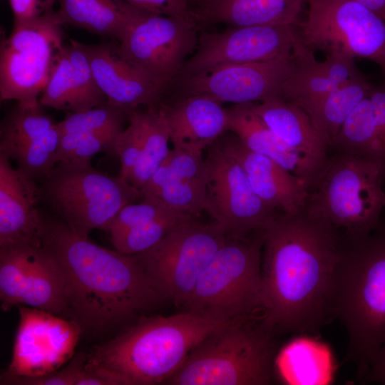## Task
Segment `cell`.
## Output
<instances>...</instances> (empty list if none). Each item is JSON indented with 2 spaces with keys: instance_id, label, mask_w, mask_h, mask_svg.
I'll list each match as a JSON object with an SVG mask.
<instances>
[{
  "instance_id": "12",
  "label": "cell",
  "mask_w": 385,
  "mask_h": 385,
  "mask_svg": "<svg viewBox=\"0 0 385 385\" xmlns=\"http://www.w3.org/2000/svg\"><path fill=\"white\" fill-rule=\"evenodd\" d=\"M197 22L193 13L178 16L149 13L118 41L119 50L165 91L196 50Z\"/></svg>"
},
{
  "instance_id": "4",
  "label": "cell",
  "mask_w": 385,
  "mask_h": 385,
  "mask_svg": "<svg viewBox=\"0 0 385 385\" xmlns=\"http://www.w3.org/2000/svg\"><path fill=\"white\" fill-rule=\"evenodd\" d=\"M343 240L336 317L347 332V359L364 378L385 344V227Z\"/></svg>"
},
{
  "instance_id": "25",
  "label": "cell",
  "mask_w": 385,
  "mask_h": 385,
  "mask_svg": "<svg viewBox=\"0 0 385 385\" xmlns=\"http://www.w3.org/2000/svg\"><path fill=\"white\" fill-rule=\"evenodd\" d=\"M255 112L284 143L323 165L329 155V142L314 125L307 112L282 96L252 103Z\"/></svg>"
},
{
  "instance_id": "20",
  "label": "cell",
  "mask_w": 385,
  "mask_h": 385,
  "mask_svg": "<svg viewBox=\"0 0 385 385\" xmlns=\"http://www.w3.org/2000/svg\"><path fill=\"white\" fill-rule=\"evenodd\" d=\"M240 163L257 196L270 208L284 215L304 212L309 190L304 181L272 159L245 147L234 134L219 138Z\"/></svg>"
},
{
  "instance_id": "43",
  "label": "cell",
  "mask_w": 385,
  "mask_h": 385,
  "mask_svg": "<svg viewBox=\"0 0 385 385\" xmlns=\"http://www.w3.org/2000/svg\"><path fill=\"white\" fill-rule=\"evenodd\" d=\"M194 1L197 2V6H198V5H200V4H203V3H205V2H207V1H210V0H193V1Z\"/></svg>"
},
{
  "instance_id": "23",
  "label": "cell",
  "mask_w": 385,
  "mask_h": 385,
  "mask_svg": "<svg viewBox=\"0 0 385 385\" xmlns=\"http://www.w3.org/2000/svg\"><path fill=\"white\" fill-rule=\"evenodd\" d=\"M159 107L173 147L203 151L227 132V108L210 96H185L173 105Z\"/></svg>"
},
{
  "instance_id": "9",
  "label": "cell",
  "mask_w": 385,
  "mask_h": 385,
  "mask_svg": "<svg viewBox=\"0 0 385 385\" xmlns=\"http://www.w3.org/2000/svg\"><path fill=\"white\" fill-rule=\"evenodd\" d=\"M227 237L215 221L204 223L192 216L178 224L153 247L137 255L161 299L183 305Z\"/></svg>"
},
{
  "instance_id": "27",
  "label": "cell",
  "mask_w": 385,
  "mask_h": 385,
  "mask_svg": "<svg viewBox=\"0 0 385 385\" xmlns=\"http://www.w3.org/2000/svg\"><path fill=\"white\" fill-rule=\"evenodd\" d=\"M56 17L68 25L121 41L133 26L149 14L123 0H56Z\"/></svg>"
},
{
  "instance_id": "5",
  "label": "cell",
  "mask_w": 385,
  "mask_h": 385,
  "mask_svg": "<svg viewBox=\"0 0 385 385\" xmlns=\"http://www.w3.org/2000/svg\"><path fill=\"white\" fill-rule=\"evenodd\" d=\"M250 315L227 322L204 338L165 382L173 385H267L276 369L270 330Z\"/></svg>"
},
{
  "instance_id": "35",
  "label": "cell",
  "mask_w": 385,
  "mask_h": 385,
  "mask_svg": "<svg viewBox=\"0 0 385 385\" xmlns=\"http://www.w3.org/2000/svg\"><path fill=\"white\" fill-rule=\"evenodd\" d=\"M128 118V126L117 135L110 148L119 158V175L127 180L139 160L143 142L140 111L129 113Z\"/></svg>"
},
{
  "instance_id": "39",
  "label": "cell",
  "mask_w": 385,
  "mask_h": 385,
  "mask_svg": "<svg viewBox=\"0 0 385 385\" xmlns=\"http://www.w3.org/2000/svg\"><path fill=\"white\" fill-rule=\"evenodd\" d=\"M151 14L168 16H190L193 0H123Z\"/></svg>"
},
{
  "instance_id": "10",
  "label": "cell",
  "mask_w": 385,
  "mask_h": 385,
  "mask_svg": "<svg viewBox=\"0 0 385 385\" xmlns=\"http://www.w3.org/2000/svg\"><path fill=\"white\" fill-rule=\"evenodd\" d=\"M62 26L55 10L14 23L9 37L1 38L0 99L21 106H40V96L63 46Z\"/></svg>"
},
{
  "instance_id": "6",
  "label": "cell",
  "mask_w": 385,
  "mask_h": 385,
  "mask_svg": "<svg viewBox=\"0 0 385 385\" xmlns=\"http://www.w3.org/2000/svg\"><path fill=\"white\" fill-rule=\"evenodd\" d=\"M385 171L377 164L342 153L329 155L314 183L304 212L344 237L366 235L380 225L385 210Z\"/></svg>"
},
{
  "instance_id": "22",
  "label": "cell",
  "mask_w": 385,
  "mask_h": 385,
  "mask_svg": "<svg viewBox=\"0 0 385 385\" xmlns=\"http://www.w3.org/2000/svg\"><path fill=\"white\" fill-rule=\"evenodd\" d=\"M293 70L282 87V96L301 108L332 92L361 74L355 59L337 53L317 61L314 51L297 39Z\"/></svg>"
},
{
  "instance_id": "28",
  "label": "cell",
  "mask_w": 385,
  "mask_h": 385,
  "mask_svg": "<svg viewBox=\"0 0 385 385\" xmlns=\"http://www.w3.org/2000/svg\"><path fill=\"white\" fill-rule=\"evenodd\" d=\"M20 304L69 315L65 286L56 265L42 247H30Z\"/></svg>"
},
{
  "instance_id": "3",
  "label": "cell",
  "mask_w": 385,
  "mask_h": 385,
  "mask_svg": "<svg viewBox=\"0 0 385 385\" xmlns=\"http://www.w3.org/2000/svg\"><path fill=\"white\" fill-rule=\"evenodd\" d=\"M224 323L188 312L145 318L95 347L83 368L106 374L117 385L165 383L192 349Z\"/></svg>"
},
{
  "instance_id": "17",
  "label": "cell",
  "mask_w": 385,
  "mask_h": 385,
  "mask_svg": "<svg viewBox=\"0 0 385 385\" xmlns=\"http://www.w3.org/2000/svg\"><path fill=\"white\" fill-rule=\"evenodd\" d=\"M60 137L57 123L41 106L26 108L17 103L1 122L0 154L14 161L28 177L42 180L57 164Z\"/></svg>"
},
{
  "instance_id": "32",
  "label": "cell",
  "mask_w": 385,
  "mask_h": 385,
  "mask_svg": "<svg viewBox=\"0 0 385 385\" xmlns=\"http://www.w3.org/2000/svg\"><path fill=\"white\" fill-rule=\"evenodd\" d=\"M29 247L0 248V299L4 311L21 302Z\"/></svg>"
},
{
  "instance_id": "34",
  "label": "cell",
  "mask_w": 385,
  "mask_h": 385,
  "mask_svg": "<svg viewBox=\"0 0 385 385\" xmlns=\"http://www.w3.org/2000/svg\"><path fill=\"white\" fill-rule=\"evenodd\" d=\"M123 130L111 129L93 133L61 135L57 150V163L91 160L97 153L106 149L110 150L114 139Z\"/></svg>"
},
{
  "instance_id": "21",
  "label": "cell",
  "mask_w": 385,
  "mask_h": 385,
  "mask_svg": "<svg viewBox=\"0 0 385 385\" xmlns=\"http://www.w3.org/2000/svg\"><path fill=\"white\" fill-rule=\"evenodd\" d=\"M70 41L57 55L39 98L41 106L78 113L107 103V98L95 81L86 56L75 40Z\"/></svg>"
},
{
  "instance_id": "26",
  "label": "cell",
  "mask_w": 385,
  "mask_h": 385,
  "mask_svg": "<svg viewBox=\"0 0 385 385\" xmlns=\"http://www.w3.org/2000/svg\"><path fill=\"white\" fill-rule=\"evenodd\" d=\"M307 0H210L192 9L197 21L232 27L286 25L297 26Z\"/></svg>"
},
{
  "instance_id": "7",
  "label": "cell",
  "mask_w": 385,
  "mask_h": 385,
  "mask_svg": "<svg viewBox=\"0 0 385 385\" xmlns=\"http://www.w3.org/2000/svg\"><path fill=\"white\" fill-rule=\"evenodd\" d=\"M41 201L74 233L106 231L125 205L140 198L129 181L94 168L90 159L59 162L41 180Z\"/></svg>"
},
{
  "instance_id": "31",
  "label": "cell",
  "mask_w": 385,
  "mask_h": 385,
  "mask_svg": "<svg viewBox=\"0 0 385 385\" xmlns=\"http://www.w3.org/2000/svg\"><path fill=\"white\" fill-rule=\"evenodd\" d=\"M173 212L110 237L115 250L127 255L142 253L159 242L174 227L192 217Z\"/></svg>"
},
{
  "instance_id": "18",
  "label": "cell",
  "mask_w": 385,
  "mask_h": 385,
  "mask_svg": "<svg viewBox=\"0 0 385 385\" xmlns=\"http://www.w3.org/2000/svg\"><path fill=\"white\" fill-rule=\"evenodd\" d=\"M75 42L86 56L95 81L109 104L127 115L140 106H160L164 91L122 55L118 41L97 44Z\"/></svg>"
},
{
  "instance_id": "33",
  "label": "cell",
  "mask_w": 385,
  "mask_h": 385,
  "mask_svg": "<svg viewBox=\"0 0 385 385\" xmlns=\"http://www.w3.org/2000/svg\"><path fill=\"white\" fill-rule=\"evenodd\" d=\"M125 117V112L107 103L83 112H70L57 126L61 135L123 130Z\"/></svg>"
},
{
  "instance_id": "11",
  "label": "cell",
  "mask_w": 385,
  "mask_h": 385,
  "mask_svg": "<svg viewBox=\"0 0 385 385\" xmlns=\"http://www.w3.org/2000/svg\"><path fill=\"white\" fill-rule=\"evenodd\" d=\"M298 39L312 51L376 63L385 73V18L354 0H307Z\"/></svg>"
},
{
  "instance_id": "14",
  "label": "cell",
  "mask_w": 385,
  "mask_h": 385,
  "mask_svg": "<svg viewBox=\"0 0 385 385\" xmlns=\"http://www.w3.org/2000/svg\"><path fill=\"white\" fill-rule=\"evenodd\" d=\"M19 322L11 360L6 373L18 376H43L72 359L82 326L74 319L18 304Z\"/></svg>"
},
{
  "instance_id": "30",
  "label": "cell",
  "mask_w": 385,
  "mask_h": 385,
  "mask_svg": "<svg viewBox=\"0 0 385 385\" xmlns=\"http://www.w3.org/2000/svg\"><path fill=\"white\" fill-rule=\"evenodd\" d=\"M142 127V150L139 160L128 181L140 190L145 185L168 156L170 141L164 115L158 107L140 111Z\"/></svg>"
},
{
  "instance_id": "8",
  "label": "cell",
  "mask_w": 385,
  "mask_h": 385,
  "mask_svg": "<svg viewBox=\"0 0 385 385\" xmlns=\"http://www.w3.org/2000/svg\"><path fill=\"white\" fill-rule=\"evenodd\" d=\"M263 232L227 237L183 304L187 312L227 322L262 309Z\"/></svg>"
},
{
  "instance_id": "15",
  "label": "cell",
  "mask_w": 385,
  "mask_h": 385,
  "mask_svg": "<svg viewBox=\"0 0 385 385\" xmlns=\"http://www.w3.org/2000/svg\"><path fill=\"white\" fill-rule=\"evenodd\" d=\"M297 39L294 26L231 27L222 32L202 31L196 50L178 76L207 72L219 66L274 60L292 55Z\"/></svg>"
},
{
  "instance_id": "29",
  "label": "cell",
  "mask_w": 385,
  "mask_h": 385,
  "mask_svg": "<svg viewBox=\"0 0 385 385\" xmlns=\"http://www.w3.org/2000/svg\"><path fill=\"white\" fill-rule=\"evenodd\" d=\"M373 87L361 73L302 108L330 145L345 120L359 103L369 95Z\"/></svg>"
},
{
  "instance_id": "38",
  "label": "cell",
  "mask_w": 385,
  "mask_h": 385,
  "mask_svg": "<svg viewBox=\"0 0 385 385\" xmlns=\"http://www.w3.org/2000/svg\"><path fill=\"white\" fill-rule=\"evenodd\" d=\"M369 97L374 108L377 160L385 171V78L380 86L373 87Z\"/></svg>"
},
{
  "instance_id": "41",
  "label": "cell",
  "mask_w": 385,
  "mask_h": 385,
  "mask_svg": "<svg viewBox=\"0 0 385 385\" xmlns=\"http://www.w3.org/2000/svg\"><path fill=\"white\" fill-rule=\"evenodd\" d=\"M364 379L367 382L385 385V344L374 356Z\"/></svg>"
},
{
  "instance_id": "2",
  "label": "cell",
  "mask_w": 385,
  "mask_h": 385,
  "mask_svg": "<svg viewBox=\"0 0 385 385\" xmlns=\"http://www.w3.org/2000/svg\"><path fill=\"white\" fill-rule=\"evenodd\" d=\"M43 215L41 247L62 276L69 315L82 327L93 331L111 327L162 300L138 255L101 247L58 217Z\"/></svg>"
},
{
  "instance_id": "24",
  "label": "cell",
  "mask_w": 385,
  "mask_h": 385,
  "mask_svg": "<svg viewBox=\"0 0 385 385\" xmlns=\"http://www.w3.org/2000/svg\"><path fill=\"white\" fill-rule=\"evenodd\" d=\"M227 131L235 134L249 150L267 156L302 179L308 190L322 166L281 140L255 112L252 103L227 108Z\"/></svg>"
},
{
  "instance_id": "16",
  "label": "cell",
  "mask_w": 385,
  "mask_h": 385,
  "mask_svg": "<svg viewBox=\"0 0 385 385\" xmlns=\"http://www.w3.org/2000/svg\"><path fill=\"white\" fill-rule=\"evenodd\" d=\"M292 70V55L268 61L222 66L175 79L181 83L184 96L205 94L222 103L240 104L282 96V85Z\"/></svg>"
},
{
  "instance_id": "13",
  "label": "cell",
  "mask_w": 385,
  "mask_h": 385,
  "mask_svg": "<svg viewBox=\"0 0 385 385\" xmlns=\"http://www.w3.org/2000/svg\"><path fill=\"white\" fill-rule=\"evenodd\" d=\"M209 147L205 211L228 236L244 237L263 232L280 212L257 196L242 167L219 138Z\"/></svg>"
},
{
  "instance_id": "1",
  "label": "cell",
  "mask_w": 385,
  "mask_h": 385,
  "mask_svg": "<svg viewBox=\"0 0 385 385\" xmlns=\"http://www.w3.org/2000/svg\"><path fill=\"white\" fill-rule=\"evenodd\" d=\"M264 324L313 334L336 318L342 235L304 212L279 214L263 231Z\"/></svg>"
},
{
  "instance_id": "37",
  "label": "cell",
  "mask_w": 385,
  "mask_h": 385,
  "mask_svg": "<svg viewBox=\"0 0 385 385\" xmlns=\"http://www.w3.org/2000/svg\"><path fill=\"white\" fill-rule=\"evenodd\" d=\"M86 355L81 354L72 359L68 365L52 373L36 377L10 375L4 372L1 376V384L15 385H75L77 376L83 369Z\"/></svg>"
},
{
  "instance_id": "36",
  "label": "cell",
  "mask_w": 385,
  "mask_h": 385,
  "mask_svg": "<svg viewBox=\"0 0 385 385\" xmlns=\"http://www.w3.org/2000/svg\"><path fill=\"white\" fill-rule=\"evenodd\" d=\"M174 211L152 198H143L138 203H129L116 214L107 230L110 237L145 222L160 218Z\"/></svg>"
},
{
  "instance_id": "42",
  "label": "cell",
  "mask_w": 385,
  "mask_h": 385,
  "mask_svg": "<svg viewBox=\"0 0 385 385\" xmlns=\"http://www.w3.org/2000/svg\"><path fill=\"white\" fill-rule=\"evenodd\" d=\"M385 18V0H354Z\"/></svg>"
},
{
  "instance_id": "19",
  "label": "cell",
  "mask_w": 385,
  "mask_h": 385,
  "mask_svg": "<svg viewBox=\"0 0 385 385\" xmlns=\"http://www.w3.org/2000/svg\"><path fill=\"white\" fill-rule=\"evenodd\" d=\"M39 185L0 154V248L41 247L43 215Z\"/></svg>"
},
{
  "instance_id": "40",
  "label": "cell",
  "mask_w": 385,
  "mask_h": 385,
  "mask_svg": "<svg viewBox=\"0 0 385 385\" xmlns=\"http://www.w3.org/2000/svg\"><path fill=\"white\" fill-rule=\"evenodd\" d=\"M14 15V23L36 18L54 10L56 0H9Z\"/></svg>"
}]
</instances>
